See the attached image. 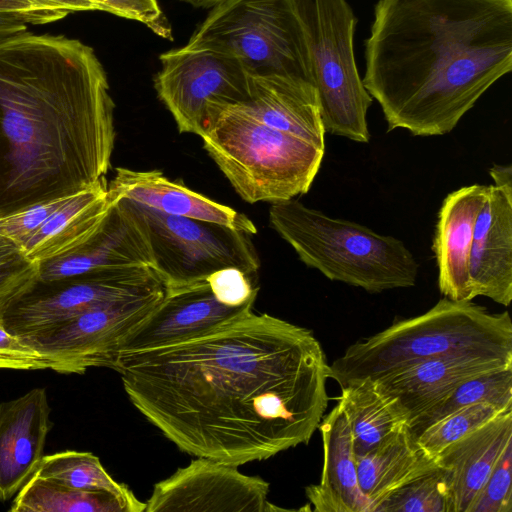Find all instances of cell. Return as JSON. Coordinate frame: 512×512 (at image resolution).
<instances>
[{
  "instance_id": "cell-1",
  "label": "cell",
  "mask_w": 512,
  "mask_h": 512,
  "mask_svg": "<svg viewBox=\"0 0 512 512\" xmlns=\"http://www.w3.org/2000/svg\"><path fill=\"white\" fill-rule=\"evenodd\" d=\"M133 406L187 454L241 466L307 444L328 404L313 332L253 310L202 336L120 354Z\"/></svg>"
},
{
  "instance_id": "cell-2",
  "label": "cell",
  "mask_w": 512,
  "mask_h": 512,
  "mask_svg": "<svg viewBox=\"0 0 512 512\" xmlns=\"http://www.w3.org/2000/svg\"><path fill=\"white\" fill-rule=\"evenodd\" d=\"M115 104L94 50L63 35L0 42V214L105 180Z\"/></svg>"
},
{
  "instance_id": "cell-3",
  "label": "cell",
  "mask_w": 512,
  "mask_h": 512,
  "mask_svg": "<svg viewBox=\"0 0 512 512\" xmlns=\"http://www.w3.org/2000/svg\"><path fill=\"white\" fill-rule=\"evenodd\" d=\"M512 70V0H378L362 82L387 131L450 133Z\"/></svg>"
},
{
  "instance_id": "cell-4",
  "label": "cell",
  "mask_w": 512,
  "mask_h": 512,
  "mask_svg": "<svg viewBox=\"0 0 512 512\" xmlns=\"http://www.w3.org/2000/svg\"><path fill=\"white\" fill-rule=\"evenodd\" d=\"M455 353L512 358V322L508 312L492 313L471 301L442 298L425 313L399 320L351 344L329 365L340 387L377 379L413 363Z\"/></svg>"
},
{
  "instance_id": "cell-5",
  "label": "cell",
  "mask_w": 512,
  "mask_h": 512,
  "mask_svg": "<svg viewBox=\"0 0 512 512\" xmlns=\"http://www.w3.org/2000/svg\"><path fill=\"white\" fill-rule=\"evenodd\" d=\"M203 147L246 202H281L308 192L324 151L258 120L243 103L211 107Z\"/></svg>"
},
{
  "instance_id": "cell-6",
  "label": "cell",
  "mask_w": 512,
  "mask_h": 512,
  "mask_svg": "<svg viewBox=\"0 0 512 512\" xmlns=\"http://www.w3.org/2000/svg\"><path fill=\"white\" fill-rule=\"evenodd\" d=\"M269 222L305 265L332 281L369 293L416 284L419 264L393 236L332 218L294 198L272 203Z\"/></svg>"
},
{
  "instance_id": "cell-7",
  "label": "cell",
  "mask_w": 512,
  "mask_h": 512,
  "mask_svg": "<svg viewBox=\"0 0 512 512\" xmlns=\"http://www.w3.org/2000/svg\"><path fill=\"white\" fill-rule=\"evenodd\" d=\"M187 46L233 56L253 77L283 76L312 84L294 0H225L213 7Z\"/></svg>"
},
{
  "instance_id": "cell-8",
  "label": "cell",
  "mask_w": 512,
  "mask_h": 512,
  "mask_svg": "<svg viewBox=\"0 0 512 512\" xmlns=\"http://www.w3.org/2000/svg\"><path fill=\"white\" fill-rule=\"evenodd\" d=\"M309 52L312 84L325 132L368 143L367 112L373 98L354 54L357 19L347 0H294Z\"/></svg>"
},
{
  "instance_id": "cell-9",
  "label": "cell",
  "mask_w": 512,
  "mask_h": 512,
  "mask_svg": "<svg viewBox=\"0 0 512 512\" xmlns=\"http://www.w3.org/2000/svg\"><path fill=\"white\" fill-rule=\"evenodd\" d=\"M123 199L145 233L152 268L165 288L203 280L228 267L257 277L260 260L251 235L213 222L164 214Z\"/></svg>"
},
{
  "instance_id": "cell-10",
  "label": "cell",
  "mask_w": 512,
  "mask_h": 512,
  "mask_svg": "<svg viewBox=\"0 0 512 512\" xmlns=\"http://www.w3.org/2000/svg\"><path fill=\"white\" fill-rule=\"evenodd\" d=\"M160 61L155 89L180 133L200 136L211 107L250 99L252 76L233 56L186 45Z\"/></svg>"
},
{
  "instance_id": "cell-11",
  "label": "cell",
  "mask_w": 512,
  "mask_h": 512,
  "mask_svg": "<svg viewBox=\"0 0 512 512\" xmlns=\"http://www.w3.org/2000/svg\"><path fill=\"white\" fill-rule=\"evenodd\" d=\"M165 287L93 308L29 337H21L47 360L48 369L84 374L111 368L125 337L158 305Z\"/></svg>"
},
{
  "instance_id": "cell-12",
  "label": "cell",
  "mask_w": 512,
  "mask_h": 512,
  "mask_svg": "<svg viewBox=\"0 0 512 512\" xmlns=\"http://www.w3.org/2000/svg\"><path fill=\"white\" fill-rule=\"evenodd\" d=\"M165 287L150 266L124 267L37 283L4 315L7 331L29 337L96 307Z\"/></svg>"
},
{
  "instance_id": "cell-13",
  "label": "cell",
  "mask_w": 512,
  "mask_h": 512,
  "mask_svg": "<svg viewBox=\"0 0 512 512\" xmlns=\"http://www.w3.org/2000/svg\"><path fill=\"white\" fill-rule=\"evenodd\" d=\"M269 486L237 466L196 457L154 485L145 512H269Z\"/></svg>"
},
{
  "instance_id": "cell-14",
  "label": "cell",
  "mask_w": 512,
  "mask_h": 512,
  "mask_svg": "<svg viewBox=\"0 0 512 512\" xmlns=\"http://www.w3.org/2000/svg\"><path fill=\"white\" fill-rule=\"evenodd\" d=\"M253 307L254 304H228L212 290L206 279L165 288L154 310L125 337L118 356L202 336L252 311Z\"/></svg>"
},
{
  "instance_id": "cell-15",
  "label": "cell",
  "mask_w": 512,
  "mask_h": 512,
  "mask_svg": "<svg viewBox=\"0 0 512 512\" xmlns=\"http://www.w3.org/2000/svg\"><path fill=\"white\" fill-rule=\"evenodd\" d=\"M153 266L143 229L124 199L115 202L98 232L79 250L40 264L39 283H53L100 271Z\"/></svg>"
},
{
  "instance_id": "cell-16",
  "label": "cell",
  "mask_w": 512,
  "mask_h": 512,
  "mask_svg": "<svg viewBox=\"0 0 512 512\" xmlns=\"http://www.w3.org/2000/svg\"><path fill=\"white\" fill-rule=\"evenodd\" d=\"M473 299L512 300V187L489 185L473 233L469 264Z\"/></svg>"
},
{
  "instance_id": "cell-17",
  "label": "cell",
  "mask_w": 512,
  "mask_h": 512,
  "mask_svg": "<svg viewBox=\"0 0 512 512\" xmlns=\"http://www.w3.org/2000/svg\"><path fill=\"white\" fill-rule=\"evenodd\" d=\"M52 424L45 388L0 404V501L14 496L36 472Z\"/></svg>"
},
{
  "instance_id": "cell-18",
  "label": "cell",
  "mask_w": 512,
  "mask_h": 512,
  "mask_svg": "<svg viewBox=\"0 0 512 512\" xmlns=\"http://www.w3.org/2000/svg\"><path fill=\"white\" fill-rule=\"evenodd\" d=\"M489 186L473 184L448 194L437 216L432 249L438 269V287L451 300H473L469 273L475 223Z\"/></svg>"
},
{
  "instance_id": "cell-19",
  "label": "cell",
  "mask_w": 512,
  "mask_h": 512,
  "mask_svg": "<svg viewBox=\"0 0 512 512\" xmlns=\"http://www.w3.org/2000/svg\"><path fill=\"white\" fill-rule=\"evenodd\" d=\"M511 365L512 358L455 353L413 363L375 380L383 391L396 399L409 423L462 382Z\"/></svg>"
},
{
  "instance_id": "cell-20",
  "label": "cell",
  "mask_w": 512,
  "mask_h": 512,
  "mask_svg": "<svg viewBox=\"0 0 512 512\" xmlns=\"http://www.w3.org/2000/svg\"><path fill=\"white\" fill-rule=\"evenodd\" d=\"M109 197L129 199L164 214L225 225L249 235L257 232L245 214L168 179L161 171H136L118 167L107 183Z\"/></svg>"
},
{
  "instance_id": "cell-21",
  "label": "cell",
  "mask_w": 512,
  "mask_h": 512,
  "mask_svg": "<svg viewBox=\"0 0 512 512\" xmlns=\"http://www.w3.org/2000/svg\"><path fill=\"white\" fill-rule=\"evenodd\" d=\"M323 443V468L320 483L306 487L313 511L373 512L363 495L357 474L350 427L339 403L322 418L318 427Z\"/></svg>"
},
{
  "instance_id": "cell-22",
  "label": "cell",
  "mask_w": 512,
  "mask_h": 512,
  "mask_svg": "<svg viewBox=\"0 0 512 512\" xmlns=\"http://www.w3.org/2000/svg\"><path fill=\"white\" fill-rule=\"evenodd\" d=\"M243 104L265 125L325 150L320 103L310 82L283 76H252L251 96Z\"/></svg>"
},
{
  "instance_id": "cell-23",
  "label": "cell",
  "mask_w": 512,
  "mask_h": 512,
  "mask_svg": "<svg viewBox=\"0 0 512 512\" xmlns=\"http://www.w3.org/2000/svg\"><path fill=\"white\" fill-rule=\"evenodd\" d=\"M511 441L512 409H509L435 457L436 464L449 475L453 512H467Z\"/></svg>"
},
{
  "instance_id": "cell-24",
  "label": "cell",
  "mask_w": 512,
  "mask_h": 512,
  "mask_svg": "<svg viewBox=\"0 0 512 512\" xmlns=\"http://www.w3.org/2000/svg\"><path fill=\"white\" fill-rule=\"evenodd\" d=\"M114 203L106 180L74 194L47 219L21 253L39 264L75 253L98 232Z\"/></svg>"
},
{
  "instance_id": "cell-25",
  "label": "cell",
  "mask_w": 512,
  "mask_h": 512,
  "mask_svg": "<svg viewBox=\"0 0 512 512\" xmlns=\"http://www.w3.org/2000/svg\"><path fill=\"white\" fill-rule=\"evenodd\" d=\"M356 465L360 489L373 512L393 492L437 466L407 426L357 458Z\"/></svg>"
},
{
  "instance_id": "cell-26",
  "label": "cell",
  "mask_w": 512,
  "mask_h": 512,
  "mask_svg": "<svg viewBox=\"0 0 512 512\" xmlns=\"http://www.w3.org/2000/svg\"><path fill=\"white\" fill-rule=\"evenodd\" d=\"M338 403L350 427L356 459L408 424L396 399L372 378L341 386Z\"/></svg>"
},
{
  "instance_id": "cell-27",
  "label": "cell",
  "mask_w": 512,
  "mask_h": 512,
  "mask_svg": "<svg viewBox=\"0 0 512 512\" xmlns=\"http://www.w3.org/2000/svg\"><path fill=\"white\" fill-rule=\"evenodd\" d=\"M11 512H132L120 497L106 491L68 487L33 474L21 487Z\"/></svg>"
},
{
  "instance_id": "cell-28",
  "label": "cell",
  "mask_w": 512,
  "mask_h": 512,
  "mask_svg": "<svg viewBox=\"0 0 512 512\" xmlns=\"http://www.w3.org/2000/svg\"><path fill=\"white\" fill-rule=\"evenodd\" d=\"M34 474L79 490L110 492L123 499L132 512H145L146 503L127 485L114 480L90 452L66 450L44 455Z\"/></svg>"
},
{
  "instance_id": "cell-29",
  "label": "cell",
  "mask_w": 512,
  "mask_h": 512,
  "mask_svg": "<svg viewBox=\"0 0 512 512\" xmlns=\"http://www.w3.org/2000/svg\"><path fill=\"white\" fill-rule=\"evenodd\" d=\"M488 402L512 408V365L470 378L412 418L407 427L414 439L428 426L462 407Z\"/></svg>"
},
{
  "instance_id": "cell-30",
  "label": "cell",
  "mask_w": 512,
  "mask_h": 512,
  "mask_svg": "<svg viewBox=\"0 0 512 512\" xmlns=\"http://www.w3.org/2000/svg\"><path fill=\"white\" fill-rule=\"evenodd\" d=\"M374 512H453L447 471L437 465L393 492Z\"/></svg>"
},
{
  "instance_id": "cell-31",
  "label": "cell",
  "mask_w": 512,
  "mask_h": 512,
  "mask_svg": "<svg viewBox=\"0 0 512 512\" xmlns=\"http://www.w3.org/2000/svg\"><path fill=\"white\" fill-rule=\"evenodd\" d=\"M506 410L509 409H503L488 402L462 407L428 426L415 438V441L429 457L435 459L447 446L467 436Z\"/></svg>"
},
{
  "instance_id": "cell-32",
  "label": "cell",
  "mask_w": 512,
  "mask_h": 512,
  "mask_svg": "<svg viewBox=\"0 0 512 512\" xmlns=\"http://www.w3.org/2000/svg\"><path fill=\"white\" fill-rule=\"evenodd\" d=\"M73 195L40 201L0 214V236L21 251L47 219Z\"/></svg>"
},
{
  "instance_id": "cell-33",
  "label": "cell",
  "mask_w": 512,
  "mask_h": 512,
  "mask_svg": "<svg viewBox=\"0 0 512 512\" xmlns=\"http://www.w3.org/2000/svg\"><path fill=\"white\" fill-rule=\"evenodd\" d=\"M40 264L19 251L0 259V323L5 313L39 282Z\"/></svg>"
},
{
  "instance_id": "cell-34",
  "label": "cell",
  "mask_w": 512,
  "mask_h": 512,
  "mask_svg": "<svg viewBox=\"0 0 512 512\" xmlns=\"http://www.w3.org/2000/svg\"><path fill=\"white\" fill-rule=\"evenodd\" d=\"M512 441L470 504L467 512L512 511Z\"/></svg>"
},
{
  "instance_id": "cell-35",
  "label": "cell",
  "mask_w": 512,
  "mask_h": 512,
  "mask_svg": "<svg viewBox=\"0 0 512 512\" xmlns=\"http://www.w3.org/2000/svg\"><path fill=\"white\" fill-rule=\"evenodd\" d=\"M96 10L136 20L146 25L157 35L171 39V26L160 10L156 0H87Z\"/></svg>"
},
{
  "instance_id": "cell-36",
  "label": "cell",
  "mask_w": 512,
  "mask_h": 512,
  "mask_svg": "<svg viewBox=\"0 0 512 512\" xmlns=\"http://www.w3.org/2000/svg\"><path fill=\"white\" fill-rule=\"evenodd\" d=\"M0 369L45 370L48 364L39 351L0 323Z\"/></svg>"
},
{
  "instance_id": "cell-37",
  "label": "cell",
  "mask_w": 512,
  "mask_h": 512,
  "mask_svg": "<svg viewBox=\"0 0 512 512\" xmlns=\"http://www.w3.org/2000/svg\"><path fill=\"white\" fill-rule=\"evenodd\" d=\"M0 14L26 24L42 25L62 19L69 12L39 0H0Z\"/></svg>"
},
{
  "instance_id": "cell-38",
  "label": "cell",
  "mask_w": 512,
  "mask_h": 512,
  "mask_svg": "<svg viewBox=\"0 0 512 512\" xmlns=\"http://www.w3.org/2000/svg\"><path fill=\"white\" fill-rule=\"evenodd\" d=\"M26 32V23L0 14V42Z\"/></svg>"
},
{
  "instance_id": "cell-39",
  "label": "cell",
  "mask_w": 512,
  "mask_h": 512,
  "mask_svg": "<svg viewBox=\"0 0 512 512\" xmlns=\"http://www.w3.org/2000/svg\"><path fill=\"white\" fill-rule=\"evenodd\" d=\"M46 4L67 10L69 13L76 11L96 10L95 6L87 0H39Z\"/></svg>"
},
{
  "instance_id": "cell-40",
  "label": "cell",
  "mask_w": 512,
  "mask_h": 512,
  "mask_svg": "<svg viewBox=\"0 0 512 512\" xmlns=\"http://www.w3.org/2000/svg\"><path fill=\"white\" fill-rule=\"evenodd\" d=\"M490 175L494 180V185L512 187V167L511 165L494 164L490 170Z\"/></svg>"
},
{
  "instance_id": "cell-41",
  "label": "cell",
  "mask_w": 512,
  "mask_h": 512,
  "mask_svg": "<svg viewBox=\"0 0 512 512\" xmlns=\"http://www.w3.org/2000/svg\"><path fill=\"white\" fill-rule=\"evenodd\" d=\"M19 251L20 250L14 244L0 236V259L13 255Z\"/></svg>"
},
{
  "instance_id": "cell-42",
  "label": "cell",
  "mask_w": 512,
  "mask_h": 512,
  "mask_svg": "<svg viewBox=\"0 0 512 512\" xmlns=\"http://www.w3.org/2000/svg\"><path fill=\"white\" fill-rule=\"evenodd\" d=\"M197 8H213L225 0H182Z\"/></svg>"
}]
</instances>
